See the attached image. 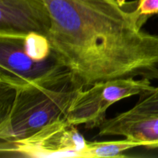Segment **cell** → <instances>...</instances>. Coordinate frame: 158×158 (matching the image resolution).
Masks as SVG:
<instances>
[{
  "mask_svg": "<svg viewBox=\"0 0 158 158\" xmlns=\"http://www.w3.org/2000/svg\"><path fill=\"white\" fill-rule=\"evenodd\" d=\"M23 40L0 36V87H18L66 68L53 53L43 61L32 60L25 50Z\"/></svg>",
  "mask_w": 158,
  "mask_h": 158,
  "instance_id": "cell-5",
  "label": "cell"
},
{
  "mask_svg": "<svg viewBox=\"0 0 158 158\" xmlns=\"http://www.w3.org/2000/svg\"><path fill=\"white\" fill-rule=\"evenodd\" d=\"M52 53L83 89L117 79L158 80V35L143 29L135 2L45 0Z\"/></svg>",
  "mask_w": 158,
  "mask_h": 158,
  "instance_id": "cell-1",
  "label": "cell"
},
{
  "mask_svg": "<svg viewBox=\"0 0 158 158\" xmlns=\"http://www.w3.org/2000/svg\"><path fill=\"white\" fill-rule=\"evenodd\" d=\"M135 11L139 16L146 19L150 16L158 15V0H137Z\"/></svg>",
  "mask_w": 158,
  "mask_h": 158,
  "instance_id": "cell-11",
  "label": "cell"
},
{
  "mask_svg": "<svg viewBox=\"0 0 158 158\" xmlns=\"http://www.w3.org/2000/svg\"><path fill=\"white\" fill-rule=\"evenodd\" d=\"M66 117L15 141H1V156L19 157H84L88 142Z\"/></svg>",
  "mask_w": 158,
  "mask_h": 158,
  "instance_id": "cell-4",
  "label": "cell"
},
{
  "mask_svg": "<svg viewBox=\"0 0 158 158\" xmlns=\"http://www.w3.org/2000/svg\"><path fill=\"white\" fill-rule=\"evenodd\" d=\"M83 89L66 68L15 88L0 87V140L15 141L66 117Z\"/></svg>",
  "mask_w": 158,
  "mask_h": 158,
  "instance_id": "cell-2",
  "label": "cell"
},
{
  "mask_svg": "<svg viewBox=\"0 0 158 158\" xmlns=\"http://www.w3.org/2000/svg\"><path fill=\"white\" fill-rule=\"evenodd\" d=\"M51 14L45 0H0V36L24 39L29 33L47 35Z\"/></svg>",
  "mask_w": 158,
  "mask_h": 158,
  "instance_id": "cell-6",
  "label": "cell"
},
{
  "mask_svg": "<svg viewBox=\"0 0 158 158\" xmlns=\"http://www.w3.org/2000/svg\"><path fill=\"white\" fill-rule=\"evenodd\" d=\"M139 147H143V144L127 138L116 141L88 142L86 158L123 157L125 151Z\"/></svg>",
  "mask_w": 158,
  "mask_h": 158,
  "instance_id": "cell-8",
  "label": "cell"
},
{
  "mask_svg": "<svg viewBox=\"0 0 158 158\" xmlns=\"http://www.w3.org/2000/svg\"><path fill=\"white\" fill-rule=\"evenodd\" d=\"M154 88L152 81L144 78L117 79L97 83L77 92L66 118L75 126L99 127L106 120V110L111 105L132 96L149 94Z\"/></svg>",
  "mask_w": 158,
  "mask_h": 158,
  "instance_id": "cell-3",
  "label": "cell"
},
{
  "mask_svg": "<svg viewBox=\"0 0 158 158\" xmlns=\"http://www.w3.org/2000/svg\"><path fill=\"white\" fill-rule=\"evenodd\" d=\"M100 136H121L158 150V114L128 116L123 113L106 119L99 126Z\"/></svg>",
  "mask_w": 158,
  "mask_h": 158,
  "instance_id": "cell-7",
  "label": "cell"
},
{
  "mask_svg": "<svg viewBox=\"0 0 158 158\" xmlns=\"http://www.w3.org/2000/svg\"><path fill=\"white\" fill-rule=\"evenodd\" d=\"M26 53L35 61H43L52 55L50 43L47 36L42 34L32 32L23 40Z\"/></svg>",
  "mask_w": 158,
  "mask_h": 158,
  "instance_id": "cell-9",
  "label": "cell"
},
{
  "mask_svg": "<svg viewBox=\"0 0 158 158\" xmlns=\"http://www.w3.org/2000/svg\"><path fill=\"white\" fill-rule=\"evenodd\" d=\"M123 114L128 116L158 114V86H155L151 94L142 96L135 106Z\"/></svg>",
  "mask_w": 158,
  "mask_h": 158,
  "instance_id": "cell-10",
  "label": "cell"
}]
</instances>
